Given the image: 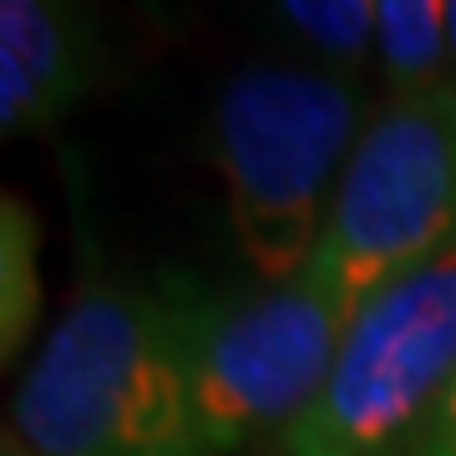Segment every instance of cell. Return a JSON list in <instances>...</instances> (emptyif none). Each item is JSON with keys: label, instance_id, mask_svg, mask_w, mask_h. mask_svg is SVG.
Masks as SVG:
<instances>
[{"label": "cell", "instance_id": "cell-8", "mask_svg": "<svg viewBox=\"0 0 456 456\" xmlns=\"http://www.w3.org/2000/svg\"><path fill=\"white\" fill-rule=\"evenodd\" d=\"M36 254H41L36 213L20 198H5V213H0V350H5V360H16V350L36 325V310H41Z\"/></svg>", "mask_w": 456, "mask_h": 456}, {"label": "cell", "instance_id": "cell-2", "mask_svg": "<svg viewBox=\"0 0 456 456\" xmlns=\"http://www.w3.org/2000/svg\"><path fill=\"white\" fill-rule=\"evenodd\" d=\"M360 132V97L335 66L254 61L218 86L213 158L259 284H289L314 264Z\"/></svg>", "mask_w": 456, "mask_h": 456}, {"label": "cell", "instance_id": "cell-9", "mask_svg": "<svg viewBox=\"0 0 456 456\" xmlns=\"http://www.w3.org/2000/svg\"><path fill=\"white\" fill-rule=\"evenodd\" d=\"M279 11L335 66H355L365 51H380L375 0H279Z\"/></svg>", "mask_w": 456, "mask_h": 456}, {"label": "cell", "instance_id": "cell-6", "mask_svg": "<svg viewBox=\"0 0 456 456\" xmlns=\"http://www.w3.org/2000/svg\"><path fill=\"white\" fill-rule=\"evenodd\" d=\"M102 66L86 0H0V132L26 137L61 122Z\"/></svg>", "mask_w": 456, "mask_h": 456}, {"label": "cell", "instance_id": "cell-3", "mask_svg": "<svg viewBox=\"0 0 456 456\" xmlns=\"http://www.w3.org/2000/svg\"><path fill=\"white\" fill-rule=\"evenodd\" d=\"M350 305L320 269L259 294H213L183 279V355L198 431L213 456H239L289 431L325 391Z\"/></svg>", "mask_w": 456, "mask_h": 456}, {"label": "cell", "instance_id": "cell-1", "mask_svg": "<svg viewBox=\"0 0 456 456\" xmlns=\"http://www.w3.org/2000/svg\"><path fill=\"white\" fill-rule=\"evenodd\" d=\"M213 456L188 395L183 279L71 299L11 401V456Z\"/></svg>", "mask_w": 456, "mask_h": 456}, {"label": "cell", "instance_id": "cell-11", "mask_svg": "<svg viewBox=\"0 0 456 456\" xmlns=\"http://www.w3.org/2000/svg\"><path fill=\"white\" fill-rule=\"evenodd\" d=\"M446 82L456 86V0H446Z\"/></svg>", "mask_w": 456, "mask_h": 456}, {"label": "cell", "instance_id": "cell-7", "mask_svg": "<svg viewBox=\"0 0 456 456\" xmlns=\"http://www.w3.org/2000/svg\"><path fill=\"white\" fill-rule=\"evenodd\" d=\"M375 31L395 92L446 82V0H375Z\"/></svg>", "mask_w": 456, "mask_h": 456}, {"label": "cell", "instance_id": "cell-10", "mask_svg": "<svg viewBox=\"0 0 456 456\" xmlns=\"http://www.w3.org/2000/svg\"><path fill=\"white\" fill-rule=\"evenodd\" d=\"M395 456H456V380H452V391L441 395V406L416 426V436Z\"/></svg>", "mask_w": 456, "mask_h": 456}, {"label": "cell", "instance_id": "cell-4", "mask_svg": "<svg viewBox=\"0 0 456 456\" xmlns=\"http://www.w3.org/2000/svg\"><path fill=\"white\" fill-rule=\"evenodd\" d=\"M456 380V239L350 314L325 391L279 456H395Z\"/></svg>", "mask_w": 456, "mask_h": 456}, {"label": "cell", "instance_id": "cell-5", "mask_svg": "<svg viewBox=\"0 0 456 456\" xmlns=\"http://www.w3.org/2000/svg\"><path fill=\"white\" fill-rule=\"evenodd\" d=\"M456 239V86L395 92L360 132L314 269L350 314Z\"/></svg>", "mask_w": 456, "mask_h": 456}]
</instances>
